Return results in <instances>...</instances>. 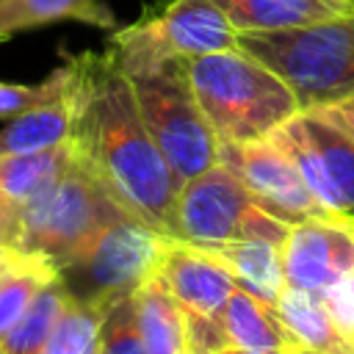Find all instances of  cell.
<instances>
[{
    "label": "cell",
    "instance_id": "obj_12",
    "mask_svg": "<svg viewBox=\"0 0 354 354\" xmlns=\"http://www.w3.org/2000/svg\"><path fill=\"white\" fill-rule=\"evenodd\" d=\"M155 274L185 313L199 315H221L227 299L238 288V279L218 257L171 235L163 243Z\"/></svg>",
    "mask_w": 354,
    "mask_h": 354
},
{
    "label": "cell",
    "instance_id": "obj_8",
    "mask_svg": "<svg viewBox=\"0 0 354 354\" xmlns=\"http://www.w3.org/2000/svg\"><path fill=\"white\" fill-rule=\"evenodd\" d=\"M271 138L296 163L315 199L354 221V138L315 108L290 116Z\"/></svg>",
    "mask_w": 354,
    "mask_h": 354
},
{
    "label": "cell",
    "instance_id": "obj_29",
    "mask_svg": "<svg viewBox=\"0 0 354 354\" xmlns=\"http://www.w3.org/2000/svg\"><path fill=\"white\" fill-rule=\"evenodd\" d=\"M218 354H257V351H246V348H235V346H230V348H224V351H218Z\"/></svg>",
    "mask_w": 354,
    "mask_h": 354
},
{
    "label": "cell",
    "instance_id": "obj_23",
    "mask_svg": "<svg viewBox=\"0 0 354 354\" xmlns=\"http://www.w3.org/2000/svg\"><path fill=\"white\" fill-rule=\"evenodd\" d=\"M102 313L69 296V304L39 354H100Z\"/></svg>",
    "mask_w": 354,
    "mask_h": 354
},
{
    "label": "cell",
    "instance_id": "obj_2",
    "mask_svg": "<svg viewBox=\"0 0 354 354\" xmlns=\"http://www.w3.org/2000/svg\"><path fill=\"white\" fill-rule=\"evenodd\" d=\"M108 53L130 77L138 111L177 185L218 163V136L205 119L188 80V58L163 55L127 28L116 30Z\"/></svg>",
    "mask_w": 354,
    "mask_h": 354
},
{
    "label": "cell",
    "instance_id": "obj_22",
    "mask_svg": "<svg viewBox=\"0 0 354 354\" xmlns=\"http://www.w3.org/2000/svg\"><path fill=\"white\" fill-rule=\"evenodd\" d=\"M55 277V268L36 257H17L14 266L0 279V343L3 337L19 324L25 310L30 307L33 296L41 290L44 282Z\"/></svg>",
    "mask_w": 354,
    "mask_h": 354
},
{
    "label": "cell",
    "instance_id": "obj_31",
    "mask_svg": "<svg viewBox=\"0 0 354 354\" xmlns=\"http://www.w3.org/2000/svg\"><path fill=\"white\" fill-rule=\"evenodd\" d=\"M290 354H318V351H310V348H301V346H299V348H293Z\"/></svg>",
    "mask_w": 354,
    "mask_h": 354
},
{
    "label": "cell",
    "instance_id": "obj_28",
    "mask_svg": "<svg viewBox=\"0 0 354 354\" xmlns=\"http://www.w3.org/2000/svg\"><path fill=\"white\" fill-rule=\"evenodd\" d=\"M315 111H321L329 122H335L340 130H346L354 138V97H346L340 102H332V105H324V108H315Z\"/></svg>",
    "mask_w": 354,
    "mask_h": 354
},
{
    "label": "cell",
    "instance_id": "obj_20",
    "mask_svg": "<svg viewBox=\"0 0 354 354\" xmlns=\"http://www.w3.org/2000/svg\"><path fill=\"white\" fill-rule=\"evenodd\" d=\"M61 19L113 28V14L102 0H0V41Z\"/></svg>",
    "mask_w": 354,
    "mask_h": 354
},
{
    "label": "cell",
    "instance_id": "obj_30",
    "mask_svg": "<svg viewBox=\"0 0 354 354\" xmlns=\"http://www.w3.org/2000/svg\"><path fill=\"white\" fill-rule=\"evenodd\" d=\"M17 257H19V254H17ZM17 257H11V260H3V263H0V279H3V277H6V271L14 266V260H17Z\"/></svg>",
    "mask_w": 354,
    "mask_h": 354
},
{
    "label": "cell",
    "instance_id": "obj_32",
    "mask_svg": "<svg viewBox=\"0 0 354 354\" xmlns=\"http://www.w3.org/2000/svg\"><path fill=\"white\" fill-rule=\"evenodd\" d=\"M0 354H8V351H6V346H3V343H0Z\"/></svg>",
    "mask_w": 354,
    "mask_h": 354
},
{
    "label": "cell",
    "instance_id": "obj_10",
    "mask_svg": "<svg viewBox=\"0 0 354 354\" xmlns=\"http://www.w3.org/2000/svg\"><path fill=\"white\" fill-rule=\"evenodd\" d=\"M285 282L324 296L354 271V221L318 218L293 224L285 243Z\"/></svg>",
    "mask_w": 354,
    "mask_h": 354
},
{
    "label": "cell",
    "instance_id": "obj_27",
    "mask_svg": "<svg viewBox=\"0 0 354 354\" xmlns=\"http://www.w3.org/2000/svg\"><path fill=\"white\" fill-rule=\"evenodd\" d=\"M324 301L337 326L346 332V337H354V271L346 274L337 285H332L324 293Z\"/></svg>",
    "mask_w": 354,
    "mask_h": 354
},
{
    "label": "cell",
    "instance_id": "obj_7",
    "mask_svg": "<svg viewBox=\"0 0 354 354\" xmlns=\"http://www.w3.org/2000/svg\"><path fill=\"white\" fill-rule=\"evenodd\" d=\"M166 238L169 235L141 218L127 216L111 224L83 254L55 274L72 299L102 313L108 304L133 296L149 277H155Z\"/></svg>",
    "mask_w": 354,
    "mask_h": 354
},
{
    "label": "cell",
    "instance_id": "obj_15",
    "mask_svg": "<svg viewBox=\"0 0 354 354\" xmlns=\"http://www.w3.org/2000/svg\"><path fill=\"white\" fill-rule=\"evenodd\" d=\"M72 136V97H69V66L66 86L55 97L11 116L0 130V155H30L66 144Z\"/></svg>",
    "mask_w": 354,
    "mask_h": 354
},
{
    "label": "cell",
    "instance_id": "obj_6",
    "mask_svg": "<svg viewBox=\"0 0 354 354\" xmlns=\"http://www.w3.org/2000/svg\"><path fill=\"white\" fill-rule=\"evenodd\" d=\"M290 224L266 213L246 185L216 163L183 183L177 194L174 238L210 249L232 241H277L285 243Z\"/></svg>",
    "mask_w": 354,
    "mask_h": 354
},
{
    "label": "cell",
    "instance_id": "obj_19",
    "mask_svg": "<svg viewBox=\"0 0 354 354\" xmlns=\"http://www.w3.org/2000/svg\"><path fill=\"white\" fill-rule=\"evenodd\" d=\"M72 141L30 155H0V196L11 207L22 210V205L50 188L72 166Z\"/></svg>",
    "mask_w": 354,
    "mask_h": 354
},
{
    "label": "cell",
    "instance_id": "obj_9",
    "mask_svg": "<svg viewBox=\"0 0 354 354\" xmlns=\"http://www.w3.org/2000/svg\"><path fill=\"white\" fill-rule=\"evenodd\" d=\"M218 163H224L252 194V199L285 224L340 218L324 207L288 152L268 136L246 144H218Z\"/></svg>",
    "mask_w": 354,
    "mask_h": 354
},
{
    "label": "cell",
    "instance_id": "obj_18",
    "mask_svg": "<svg viewBox=\"0 0 354 354\" xmlns=\"http://www.w3.org/2000/svg\"><path fill=\"white\" fill-rule=\"evenodd\" d=\"M207 252L232 271L238 285L266 299L268 304H277L279 293L288 288L282 243L277 241H232L210 246Z\"/></svg>",
    "mask_w": 354,
    "mask_h": 354
},
{
    "label": "cell",
    "instance_id": "obj_24",
    "mask_svg": "<svg viewBox=\"0 0 354 354\" xmlns=\"http://www.w3.org/2000/svg\"><path fill=\"white\" fill-rule=\"evenodd\" d=\"M100 354H149L136 324L133 296H124L102 310L100 318Z\"/></svg>",
    "mask_w": 354,
    "mask_h": 354
},
{
    "label": "cell",
    "instance_id": "obj_16",
    "mask_svg": "<svg viewBox=\"0 0 354 354\" xmlns=\"http://www.w3.org/2000/svg\"><path fill=\"white\" fill-rule=\"evenodd\" d=\"M274 310L279 313L282 324L290 329L301 348L318 354H354V343L332 318L324 296L288 285L279 293Z\"/></svg>",
    "mask_w": 354,
    "mask_h": 354
},
{
    "label": "cell",
    "instance_id": "obj_1",
    "mask_svg": "<svg viewBox=\"0 0 354 354\" xmlns=\"http://www.w3.org/2000/svg\"><path fill=\"white\" fill-rule=\"evenodd\" d=\"M72 97V147L77 160L144 224L174 238L180 185L149 136L130 77L105 53L66 61Z\"/></svg>",
    "mask_w": 354,
    "mask_h": 354
},
{
    "label": "cell",
    "instance_id": "obj_26",
    "mask_svg": "<svg viewBox=\"0 0 354 354\" xmlns=\"http://www.w3.org/2000/svg\"><path fill=\"white\" fill-rule=\"evenodd\" d=\"M185 335H188V354H218L232 346L224 332L221 315L185 313Z\"/></svg>",
    "mask_w": 354,
    "mask_h": 354
},
{
    "label": "cell",
    "instance_id": "obj_17",
    "mask_svg": "<svg viewBox=\"0 0 354 354\" xmlns=\"http://www.w3.org/2000/svg\"><path fill=\"white\" fill-rule=\"evenodd\" d=\"M133 304L136 324L149 354H188L185 310L158 279V274L133 293Z\"/></svg>",
    "mask_w": 354,
    "mask_h": 354
},
{
    "label": "cell",
    "instance_id": "obj_11",
    "mask_svg": "<svg viewBox=\"0 0 354 354\" xmlns=\"http://www.w3.org/2000/svg\"><path fill=\"white\" fill-rule=\"evenodd\" d=\"M155 50L196 58L238 47V30L216 0H171L166 11L133 25Z\"/></svg>",
    "mask_w": 354,
    "mask_h": 354
},
{
    "label": "cell",
    "instance_id": "obj_5",
    "mask_svg": "<svg viewBox=\"0 0 354 354\" xmlns=\"http://www.w3.org/2000/svg\"><path fill=\"white\" fill-rule=\"evenodd\" d=\"M238 47L271 66L301 111L354 97V14L277 33H238Z\"/></svg>",
    "mask_w": 354,
    "mask_h": 354
},
{
    "label": "cell",
    "instance_id": "obj_4",
    "mask_svg": "<svg viewBox=\"0 0 354 354\" xmlns=\"http://www.w3.org/2000/svg\"><path fill=\"white\" fill-rule=\"evenodd\" d=\"M127 216L133 213L75 155L72 166L50 188L22 205L14 252L44 260L58 271Z\"/></svg>",
    "mask_w": 354,
    "mask_h": 354
},
{
    "label": "cell",
    "instance_id": "obj_25",
    "mask_svg": "<svg viewBox=\"0 0 354 354\" xmlns=\"http://www.w3.org/2000/svg\"><path fill=\"white\" fill-rule=\"evenodd\" d=\"M66 86V64L58 66L53 75H47L41 83L25 86V83H0V116L11 119L50 97H55L58 91H64Z\"/></svg>",
    "mask_w": 354,
    "mask_h": 354
},
{
    "label": "cell",
    "instance_id": "obj_3",
    "mask_svg": "<svg viewBox=\"0 0 354 354\" xmlns=\"http://www.w3.org/2000/svg\"><path fill=\"white\" fill-rule=\"evenodd\" d=\"M188 80L218 144L268 138L301 111L293 88L241 47L188 58Z\"/></svg>",
    "mask_w": 354,
    "mask_h": 354
},
{
    "label": "cell",
    "instance_id": "obj_13",
    "mask_svg": "<svg viewBox=\"0 0 354 354\" xmlns=\"http://www.w3.org/2000/svg\"><path fill=\"white\" fill-rule=\"evenodd\" d=\"M238 33L310 28L354 14V0H216Z\"/></svg>",
    "mask_w": 354,
    "mask_h": 354
},
{
    "label": "cell",
    "instance_id": "obj_21",
    "mask_svg": "<svg viewBox=\"0 0 354 354\" xmlns=\"http://www.w3.org/2000/svg\"><path fill=\"white\" fill-rule=\"evenodd\" d=\"M69 304V293L58 274L41 285V290L33 296L30 307L19 318V324L3 337V346L8 354H39L53 335L55 324L61 321L64 310Z\"/></svg>",
    "mask_w": 354,
    "mask_h": 354
},
{
    "label": "cell",
    "instance_id": "obj_14",
    "mask_svg": "<svg viewBox=\"0 0 354 354\" xmlns=\"http://www.w3.org/2000/svg\"><path fill=\"white\" fill-rule=\"evenodd\" d=\"M221 324L235 348L257 351V354H290L299 348L290 329L282 324L274 304L254 296L243 285L232 290L221 310Z\"/></svg>",
    "mask_w": 354,
    "mask_h": 354
}]
</instances>
